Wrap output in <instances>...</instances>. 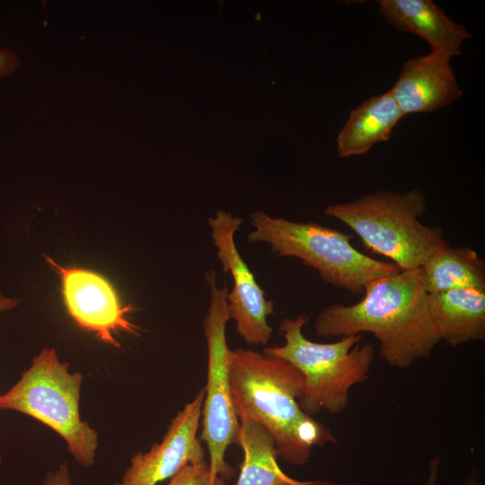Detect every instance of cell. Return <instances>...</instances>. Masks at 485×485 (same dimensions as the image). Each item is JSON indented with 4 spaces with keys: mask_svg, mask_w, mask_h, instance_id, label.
<instances>
[{
    "mask_svg": "<svg viewBox=\"0 0 485 485\" xmlns=\"http://www.w3.org/2000/svg\"><path fill=\"white\" fill-rule=\"evenodd\" d=\"M390 92L404 116L436 111L463 96L451 58L434 52L408 59Z\"/></svg>",
    "mask_w": 485,
    "mask_h": 485,
    "instance_id": "obj_11",
    "label": "cell"
},
{
    "mask_svg": "<svg viewBox=\"0 0 485 485\" xmlns=\"http://www.w3.org/2000/svg\"><path fill=\"white\" fill-rule=\"evenodd\" d=\"M378 4L390 24L426 40L430 52L449 58L458 57L463 43L471 38L463 25L454 22L432 0H381Z\"/></svg>",
    "mask_w": 485,
    "mask_h": 485,
    "instance_id": "obj_12",
    "label": "cell"
},
{
    "mask_svg": "<svg viewBox=\"0 0 485 485\" xmlns=\"http://www.w3.org/2000/svg\"><path fill=\"white\" fill-rule=\"evenodd\" d=\"M354 304L325 307L314 322L315 333L323 338L372 333L383 359L400 369L430 356L440 339L420 268L380 278Z\"/></svg>",
    "mask_w": 485,
    "mask_h": 485,
    "instance_id": "obj_1",
    "label": "cell"
},
{
    "mask_svg": "<svg viewBox=\"0 0 485 485\" xmlns=\"http://www.w3.org/2000/svg\"><path fill=\"white\" fill-rule=\"evenodd\" d=\"M430 319L441 340L452 347L485 339V291L459 288L428 294Z\"/></svg>",
    "mask_w": 485,
    "mask_h": 485,
    "instance_id": "obj_13",
    "label": "cell"
},
{
    "mask_svg": "<svg viewBox=\"0 0 485 485\" xmlns=\"http://www.w3.org/2000/svg\"><path fill=\"white\" fill-rule=\"evenodd\" d=\"M17 64L16 57L8 49H0V78L12 72Z\"/></svg>",
    "mask_w": 485,
    "mask_h": 485,
    "instance_id": "obj_19",
    "label": "cell"
},
{
    "mask_svg": "<svg viewBox=\"0 0 485 485\" xmlns=\"http://www.w3.org/2000/svg\"><path fill=\"white\" fill-rule=\"evenodd\" d=\"M165 485H226L224 479L211 472L206 460L184 467Z\"/></svg>",
    "mask_w": 485,
    "mask_h": 485,
    "instance_id": "obj_17",
    "label": "cell"
},
{
    "mask_svg": "<svg viewBox=\"0 0 485 485\" xmlns=\"http://www.w3.org/2000/svg\"><path fill=\"white\" fill-rule=\"evenodd\" d=\"M42 485H71L68 465L62 463L57 470L48 472Z\"/></svg>",
    "mask_w": 485,
    "mask_h": 485,
    "instance_id": "obj_18",
    "label": "cell"
},
{
    "mask_svg": "<svg viewBox=\"0 0 485 485\" xmlns=\"http://www.w3.org/2000/svg\"><path fill=\"white\" fill-rule=\"evenodd\" d=\"M440 461L438 458H434L429 463V472L425 485H436L438 475Z\"/></svg>",
    "mask_w": 485,
    "mask_h": 485,
    "instance_id": "obj_20",
    "label": "cell"
},
{
    "mask_svg": "<svg viewBox=\"0 0 485 485\" xmlns=\"http://www.w3.org/2000/svg\"><path fill=\"white\" fill-rule=\"evenodd\" d=\"M238 445L243 451L236 485H339L321 481H298L279 467L275 443L269 432L251 419L240 420Z\"/></svg>",
    "mask_w": 485,
    "mask_h": 485,
    "instance_id": "obj_15",
    "label": "cell"
},
{
    "mask_svg": "<svg viewBox=\"0 0 485 485\" xmlns=\"http://www.w3.org/2000/svg\"><path fill=\"white\" fill-rule=\"evenodd\" d=\"M1 462H2V456H1V454H0V463H1Z\"/></svg>",
    "mask_w": 485,
    "mask_h": 485,
    "instance_id": "obj_23",
    "label": "cell"
},
{
    "mask_svg": "<svg viewBox=\"0 0 485 485\" xmlns=\"http://www.w3.org/2000/svg\"><path fill=\"white\" fill-rule=\"evenodd\" d=\"M464 485H480L476 474H472L465 481Z\"/></svg>",
    "mask_w": 485,
    "mask_h": 485,
    "instance_id": "obj_22",
    "label": "cell"
},
{
    "mask_svg": "<svg viewBox=\"0 0 485 485\" xmlns=\"http://www.w3.org/2000/svg\"><path fill=\"white\" fill-rule=\"evenodd\" d=\"M242 223L241 217L223 210L208 219L217 258L223 270L233 278V288L226 295L230 319L235 322L236 330L245 342L265 345L272 335L268 316L275 313L273 301L266 298L236 247L234 235Z\"/></svg>",
    "mask_w": 485,
    "mask_h": 485,
    "instance_id": "obj_8",
    "label": "cell"
},
{
    "mask_svg": "<svg viewBox=\"0 0 485 485\" xmlns=\"http://www.w3.org/2000/svg\"><path fill=\"white\" fill-rule=\"evenodd\" d=\"M206 280L210 289V304L203 322L207 348V375L199 437L207 444L211 472L225 479L234 473L225 460V454L231 445L238 444L240 431V421L231 396V349L225 335L230 320L226 298L228 290L225 285L217 286L215 270L206 273Z\"/></svg>",
    "mask_w": 485,
    "mask_h": 485,
    "instance_id": "obj_7",
    "label": "cell"
},
{
    "mask_svg": "<svg viewBox=\"0 0 485 485\" xmlns=\"http://www.w3.org/2000/svg\"><path fill=\"white\" fill-rule=\"evenodd\" d=\"M46 260L57 272L67 312L81 328L117 348L119 343L115 334H138L139 328L128 318L134 308L122 304L107 278L86 269L61 266L49 257Z\"/></svg>",
    "mask_w": 485,
    "mask_h": 485,
    "instance_id": "obj_9",
    "label": "cell"
},
{
    "mask_svg": "<svg viewBox=\"0 0 485 485\" xmlns=\"http://www.w3.org/2000/svg\"><path fill=\"white\" fill-rule=\"evenodd\" d=\"M404 117L392 93L371 96L352 110L337 137L339 157L366 154L375 145L389 141Z\"/></svg>",
    "mask_w": 485,
    "mask_h": 485,
    "instance_id": "obj_14",
    "label": "cell"
},
{
    "mask_svg": "<svg viewBox=\"0 0 485 485\" xmlns=\"http://www.w3.org/2000/svg\"><path fill=\"white\" fill-rule=\"evenodd\" d=\"M68 368L55 348L41 349L20 380L0 396V409L24 413L47 425L65 439L79 464L90 467L95 459L98 434L80 417L83 375Z\"/></svg>",
    "mask_w": 485,
    "mask_h": 485,
    "instance_id": "obj_6",
    "label": "cell"
},
{
    "mask_svg": "<svg viewBox=\"0 0 485 485\" xmlns=\"http://www.w3.org/2000/svg\"><path fill=\"white\" fill-rule=\"evenodd\" d=\"M229 373L239 421L251 419L261 425L271 436L278 455L287 463L304 464L313 446L336 442L330 428L300 408L304 377L288 361L251 349H231Z\"/></svg>",
    "mask_w": 485,
    "mask_h": 485,
    "instance_id": "obj_2",
    "label": "cell"
},
{
    "mask_svg": "<svg viewBox=\"0 0 485 485\" xmlns=\"http://www.w3.org/2000/svg\"><path fill=\"white\" fill-rule=\"evenodd\" d=\"M308 321L305 314L283 319L278 331L284 344L266 348L263 353L287 360L301 372L304 388L298 402L304 413L338 414L348 404L350 388L368 379L374 348L361 343L362 334L331 343L312 341L303 333Z\"/></svg>",
    "mask_w": 485,
    "mask_h": 485,
    "instance_id": "obj_3",
    "label": "cell"
},
{
    "mask_svg": "<svg viewBox=\"0 0 485 485\" xmlns=\"http://www.w3.org/2000/svg\"><path fill=\"white\" fill-rule=\"evenodd\" d=\"M249 242H265L278 257L299 259L329 285L362 294L376 279L399 272L392 262L369 257L350 242L353 235L316 223L273 217L262 211L251 215Z\"/></svg>",
    "mask_w": 485,
    "mask_h": 485,
    "instance_id": "obj_5",
    "label": "cell"
},
{
    "mask_svg": "<svg viewBox=\"0 0 485 485\" xmlns=\"http://www.w3.org/2000/svg\"><path fill=\"white\" fill-rule=\"evenodd\" d=\"M19 303V299L9 297L0 293V313L13 309Z\"/></svg>",
    "mask_w": 485,
    "mask_h": 485,
    "instance_id": "obj_21",
    "label": "cell"
},
{
    "mask_svg": "<svg viewBox=\"0 0 485 485\" xmlns=\"http://www.w3.org/2000/svg\"><path fill=\"white\" fill-rule=\"evenodd\" d=\"M425 193L378 190L346 203L330 205L324 214L348 225L370 251L384 256L401 270L420 268L436 248L448 244L439 226L422 224Z\"/></svg>",
    "mask_w": 485,
    "mask_h": 485,
    "instance_id": "obj_4",
    "label": "cell"
},
{
    "mask_svg": "<svg viewBox=\"0 0 485 485\" xmlns=\"http://www.w3.org/2000/svg\"><path fill=\"white\" fill-rule=\"evenodd\" d=\"M420 269L428 294L459 288L485 291V262L470 247L446 244L436 248Z\"/></svg>",
    "mask_w": 485,
    "mask_h": 485,
    "instance_id": "obj_16",
    "label": "cell"
},
{
    "mask_svg": "<svg viewBox=\"0 0 485 485\" xmlns=\"http://www.w3.org/2000/svg\"><path fill=\"white\" fill-rule=\"evenodd\" d=\"M204 397L203 388L171 420L160 443L131 458L121 481L114 485H157L172 479L187 465L206 460L202 441L198 436Z\"/></svg>",
    "mask_w": 485,
    "mask_h": 485,
    "instance_id": "obj_10",
    "label": "cell"
}]
</instances>
